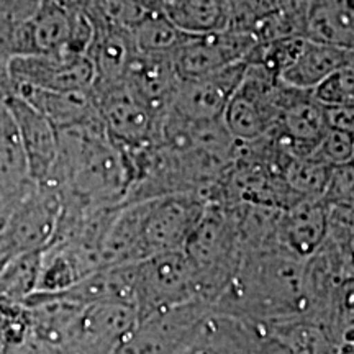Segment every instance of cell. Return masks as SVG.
Returning <instances> with one entry per match:
<instances>
[{
	"mask_svg": "<svg viewBox=\"0 0 354 354\" xmlns=\"http://www.w3.org/2000/svg\"><path fill=\"white\" fill-rule=\"evenodd\" d=\"M13 76L25 86L43 91H91L95 73L91 57L82 53H37L12 61Z\"/></svg>",
	"mask_w": 354,
	"mask_h": 354,
	"instance_id": "8",
	"label": "cell"
},
{
	"mask_svg": "<svg viewBox=\"0 0 354 354\" xmlns=\"http://www.w3.org/2000/svg\"><path fill=\"white\" fill-rule=\"evenodd\" d=\"M192 300L201 299L196 276L183 250L149 256L135 264L133 307L138 320L169 312Z\"/></svg>",
	"mask_w": 354,
	"mask_h": 354,
	"instance_id": "2",
	"label": "cell"
},
{
	"mask_svg": "<svg viewBox=\"0 0 354 354\" xmlns=\"http://www.w3.org/2000/svg\"><path fill=\"white\" fill-rule=\"evenodd\" d=\"M326 130L325 107L312 92L282 82L277 123L271 130L279 143L294 156H308Z\"/></svg>",
	"mask_w": 354,
	"mask_h": 354,
	"instance_id": "9",
	"label": "cell"
},
{
	"mask_svg": "<svg viewBox=\"0 0 354 354\" xmlns=\"http://www.w3.org/2000/svg\"><path fill=\"white\" fill-rule=\"evenodd\" d=\"M248 59L196 79H179L169 112L190 122L221 120V115L240 86Z\"/></svg>",
	"mask_w": 354,
	"mask_h": 354,
	"instance_id": "7",
	"label": "cell"
},
{
	"mask_svg": "<svg viewBox=\"0 0 354 354\" xmlns=\"http://www.w3.org/2000/svg\"><path fill=\"white\" fill-rule=\"evenodd\" d=\"M322 201L326 205L353 207V162L333 166Z\"/></svg>",
	"mask_w": 354,
	"mask_h": 354,
	"instance_id": "21",
	"label": "cell"
},
{
	"mask_svg": "<svg viewBox=\"0 0 354 354\" xmlns=\"http://www.w3.org/2000/svg\"><path fill=\"white\" fill-rule=\"evenodd\" d=\"M77 13L68 12L51 0H41L37 12L25 25V38L30 53H63L73 51L74 24Z\"/></svg>",
	"mask_w": 354,
	"mask_h": 354,
	"instance_id": "13",
	"label": "cell"
},
{
	"mask_svg": "<svg viewBox=\"0 0 354 354\" xmlns=\"http://www.w3.org/2000/svg\"><path fill=\"white\" fill-rule=\"evenodd\" d=\"M312 95L325 107L333 105H353L354 102V69L353 64L336 69L313 87Z\"/></svg>",
	"mask_w": 354,
	"mask_h": 354,
	"instance_id": "19",
	"label": "cell"
},
{
	"mask_svg": "<svg viewBox=\"0 0 354 354\" xmlns=\"http://www.w3.org/2000/svg\"><path fill=\"white\" fill-rule=\"evenodd\" d=\"M183 251L196 276L198 299L214 305L227 290L243 258L232 207L207 202L205 212Z\"/></svg>",
	"mask_w": 354,
	"mask_h": 354,
	"instance_id": "1",
	"label": "cell"
},
{
	"mask_svg": "<svg viewBox=\"0 0 354 354\" xmlns=\"http://www.w3.org/2000/svg\"><path fill=\"white\" fill-rule=\"evenodd\" d=\"M10 109L33 171L44 174L55 161L57 148L51 122L25 99H13Z\"/></svg>",
	"mask_w": 354,
	"mask_h": 354,
	"instance_id": "15",
	"label": "cell"
},
{
	"mask_svg": "<svg viewBox=\"0 0 354 354\" xmlns=\"http://www.w3.org/2000/svg\"><path fill=\"white\" fill-rule=\"evenodd\" d=\"M333 166L310 156H290L284 167L286 183L300 201L322 198Z\"/></svg>",
	"mask_w": 354,
	"mask_h": 354,
	"instance_id": "18",
	"label": "cell"
},
{
	"mask_svg": "<svg viewBox=\"0 0 354 354\" xmlns=\"http://www.w3.org/2000/svg\"><path fill=\"white\" fill-rule=\"evenodd\" d=\"M282 82L263 64L248 59L240 86L221 115V122L238 143H251L276 127Z\"/></svg>",
	"mask_w": 354,
	"mask_h": 354,
	"instance_id": "3",
	"label": "cell"
},
{
	"mask_svg": "<svg viewBox=\"0 0 354 354\" xmlns=\"http://www.w3.org/2000/svg\"><path fill=\"white\" fill-rule=\"evenodd\" d=\"M51 2L73 13H88L94 6V0H51Z\"/></svg>",
	"mask_w": 354,
	"mask_h": 354,
	"instance_id": "23",
	"label": "cell"
},
{
	"mask_svg": "<svg viewBox=\"0 0 354 354\" xmlns=\"http://www.w3.org/2000/svg\"><path fill=\"white\" fill-rule=\"evenodd\" d=\"M159 12L187 35H203L228 28L225 0H162Z\"/></svg>",
	"mask_w": 354,
	"mask_h": 354,
	"instance_id": "16",
	"label": "cell"
},
{
	"mask_svg": "<svg viewBox=\"0 0 354 354\" xmlns=\"http://www.w3.org/2000/svg\"><path fill=\"white\" fill-rule=\"evenodd\" d=\"M354 146H353V133L339 131V130H326L320 143L315 146L310 158L318 159L330 166H342L353 162Z\"/></svg>",
	"mask_w": 354,
	"mask_h": 354,
	"instance_id": "20",
	"label": "cell"
},
{
	"mask_svg": "<svg viewBox=\"0 0 354 354\" xmlns=\"http://www.w3.org/2000/svg\"><path fill=\"white\" fill-rule=\"evenodd\" d=\"M300 35L312 41L353 50V0H310Z\"/></svg>",
	"mask_w": 354,
	"mask_h": 354,
	"instance_id": "12",
	"label": "cell"
},
{
	"mask_svg": "<svg viewBox=\"0 0 354 354\" xmlns=\"http://www.w3.org/2000/svg\"><path fill=\"white\" fill-rule=\"evenodd\" d=\"M261 39L248 30L225 28L220 32L187 35L172 53L179 79H196L250 57Z\"/></svg>",
	"mask_w": 354,
	"mask_h": 354,
	"instance_id": "6",
	"label": "cell"
},
{
	"mask_svg": "<svg viewBox=\"0 0 354 354\" xmlns=\"http://www.w3.org/2000/svg\"><path fill=\"white\" fill-rule=\"evenodd\" d=\"M136 6H140L145 10H159V6H161L162 0H131Z\"/></svg>",
	"mask_w": 354,
	"mask_h": 354,
	"instance_id": "24",
	"label": "cell"
},
{
	"mask_svg": "<svg viewBox=\"0 0 354 354\" xmlns=\"http://www.w3.org/2000/svg\"><path fill=\"white\" fill-rule=\"evenodd\" d=\"M91 91L102 125L113 143L125 149L156 143L162 117L153 112L125 81Z\"/></svg>",
	"mask_w": 354,
	"mask_h": 354,
	"instance_id": "5",
	"label": "cell"
},
{
	"mask_svg": "<svg viewBox=\"0 0 354 354\" xmlns=\"http://www.w3.org/2000/svg\"><path fill=\"white\" fill-rule=\"evenodd\" d=\"M323 107H325V105H323ZM325 120L326 127H328L330 130L353 133V105H333V107H325Z\"/></svg>",
	"mask_w": 354,
	"mask_h": 354,
	"instance_id": "22",
	"label": "cell"
},
{
	"mask_svg": "<svg viewBox=\"0 0 354 354\" xmlns=\"http://www.w3.org/2000/svg\"><path fill=\"white\" fill-rule=\"evenodd\" d=\"M348 64H353V50L302 37L297 51L281 71L279 79L290 87L312 91L331 73Z\"/></svg>",
	"mask_w": 354,
	"mask_h": 354,
	"instance_id": "11",
	"label": "cell"
},
{
	"mask_svg": "<svg viewBox=\"0 0 354 354\" xmlns=\"http://www.w3.org/2000/svg\"><path fill=\"white\" fill-rule=\"evenodd\" d=\"M128 32L136 51L151 56H172L187 37L159 10L145 12Z\"/></svg>",
	"mask_w": 354,
	"mask_h": 354,
	"instance_id": "17",
	"label": "cell"
},
{
	"mask_svg": "<svg viewBox=\"0 0 354 354\" xmlns=\"http://www.w3.org/2000/svg\"><path fill=\"white\" fill-rule=\"evenodd\" d=\"M26 102L51 123L63 128L84 125L99 118L92 91L56 92L25 86Z\"/></svg>",
	"mask_w": 354,
	"mask_h": 354,
	"instance_id": "14",
	"label": "cell"
},
{
	"mask_svg": "<svg viewBox=\"0 0 354 354\" xmlns=\"http://www.w3.org/2000/svg\"><path fill=\"white\" fill-rule=\"evenodd\" d=\"M136 202L140 203L141 256L146 259L159 253L184 250L209 201L201 194L187 192Z\"/></svg>",
	"mask_w": 354,
	"mask_h": 354,
	"instance_id": "4",
	"label": "cell"
},
{
	"mask_svg": "<svg viewBox=\"0 0 354 354\" xmlns=\"http://www.w3.org/2000/svg\"><path fill=\"white\" fill-rule=\"evenodd\" d=\"M328 234V207L322 198H304L282 210L277 241L297 258L317 254Z\"/></svg>",
	"mask_w": 354,
	"mask_h": 354,
	"instance_id": "10",
	"label": "cell"
}]
</instances>
